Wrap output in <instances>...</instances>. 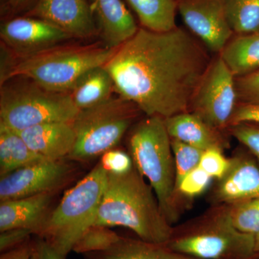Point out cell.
<instances>
[{
    "label": "cell",
    "mask_w": 259,
    "mask_h": 259,
    "mask_svg": "<svg viewBox=\"0 0 259 259\" xmlns=\"http://www.w3.org/2000/svg\"><path fill=\"white\" fill-rule=\"evenodd\" d=\"M205 47L183 29L139 28L104 66L115 91L148 117L190 111L212 61Z\"/></svg>",
    "instance_id": "1"
},
{
    "label": "cell",
    "mask_w": 259,
    "mask_h": 259,
    "mask_svg": "<svg viewBox=\"0 0 259 259\" xmlns=\"http://www.w3.org/2000/svg\"><path fill=\"white\" fill-rule=\"evenodd\" d=\"M94 225L124 227L140 239L158 244H167L175 232L152 187L135 166L124 175L107 173L106 188Z\"/></svg>",
    "instance_id": "2"
},
{
    "label": "cell",
    "mask_w": 259,
    "mask_h": 259,
    "mask_svg": "<svg viewBox=\"0 0 259 259\" xmlns=\"http://www.w3.org/2000/svg\"><path fill=\"white\" fill-rule=\"evenodd\" d=\"M129 148L134 166L149 182L167 221L176 223L180 215L176 170L164 119L151 116L139 122L131 131Z\"/></svg>",
    "instance_id": "3"
},
{
    "label": "cell",
    "mask_w": 259,
    "mask_h": 259,
    "mask_svg": "<svg viewBox=\"0 0 259 259\" xmlns=\"http://www.w3.org/2000/svg\"><path fill=\"white\" fill-rule=\"evenodd\" d=\"M117 49L98 44L49 48L19 57L5 82L14 78H26L47 90L69 93L83 74L105 66Z\"/></svg>",
    "instance_id": "4"
},
{
    "label": "cell",
    "mask_w": 259,
    "mask_h": 259,
    "mask_svg": "<svg viewBox=\"0 0 259 259\" xmlns=\"http://www.w3.org/2000/svg\"><path fill=\"white\" fill-rule=\"evenodd\" d=\"M107 182V172L98 163L65 193L37 233V238L66 256L83 232L94 225Z\"/></svg>",
    "instance_id": "5"
},
{
    "label": "cell",
    "mask_w": 259,
    "mask_h": 259,
    "mask_svg": "<svg viewBox=\"0 0 259 259\" xmlns=\"http://www.w3.org/2000/svg\"><path fill=\"white\" fill-rule=\"evenodd\" d=\"M166 245L197 259H250L255 254L254 235L236 228L227 204L212 209L183 231L174 232Z\"/></svg>",
    "instance_id": "6"
},
{
    "label": "cell",
    "mask_w": 259,
    "mask_h": 259,
    "mask_svg": "<svg viewBox=\"0 0 259 259\" xmlns=\"http://www.w3.org/2000/svg\"><path fill=\"white\" fill-rule=\"evenodd\" d=\"M79 111L69 93L47 90L32 80L1 85L0 124L13 131L72 122Z\"/></svg>",
    "instance_id": "7"
},
{
    "label": "cell",
    "mask_w": 259,
    "mask_h": 259,
    "mask_svg": "<svg viewBox=\"0 0 259 259\" xmlns=\"http://www.w3.org/2000/svg\"><path fill=\"white\" fill-rule=\"evenodd\" d=\"M136 108L122 97H112L99 105L79 110L71 122L76 142L68 159L89 161L112 149L134 122Z\"/></svg>",
    "instance_id": "8"
},
{
    "label": "cell",
    "mask_w": 259,
    "mask_h": 259,
    "mask_svg": "<svg viewBox=\"0 0 259 259\" xmlns=\"http://www.w3.org/2000/svg\"><path fill=\"white\" fill-rule=\"evenodd\" d=\"M238 99L234 75L219 56L209 65L194 95L190 112L221 131L229 126Z\"/></svg>",
    "instance_id": "9"
},
{
    "label": "cell",
    "mask_w": 259,
    "mask_h": 259,
    "mask_svg": "<svg viewBox=\"0 0 259 259\" xmlns=\"http://www.w3.org/2000/svg\"><path fill=\"white\" fill-rule=\"evenodd\" d=\"M65 160H46L1 177L0 201L57 192L73 175L72 166Z\"/></svg>",
    "instance_id": "10"
},
{
    "label": "cell",
    "mask_w": 259,
    "mask_h": 259,
    "mask_svg": "<svg viewBox=\"0 0 259 259\" xmlns=\"http://www.w3.org/2000/svg\"><path fill=\"white\" fill-rule=\"evenodd\" d=\"M177 10L192 33L209 50L221 53L234 33L224 0H177Z\"/></svg>",
    "instance_id": "11"
},
{
    "label": "cell",
    "mask_w": 259,
    "mask_h": 259,
    "mask_svg": "<svg viewBox=\"0 0 259 259\" xmlns=\"http://www.w3.org/2000/svg\"><path fill=\"white\" fill-rule=\"evenodd\" d=\"M2 41L19 56L31 55L71 38L46 20L32 17L10 19L2 24Z\"/></svg>",
    "instance_id": "12"
},
{
    "label": "cell",
    "mask_w": 259,
    "mask_h": 259,
    "mask_svg": "<svg viewBox=\"0 0 259 259\" xmlns=\"http://www.w3.org/2000/svg\"><path fill=\"white\" fill-rule=\"evenodd\" d=\"M25 16L46 20L71 37L99 35L89 0H36Z\"/></svg>",
    "instance_id": "13"
},
{
    "label": "cell",
    "mask_w": 259,
    "mask_h": 259,
    "mask_svg": "<svg viewBox=\"0 0 259 259\" xmlns=\"http://www.w3.org/2000/svg\"><path fill=\"white\" fill-rule=\"evenodd\" d=\"M56 192L0 201V232L25 228L37 235L52 211Z\"/></svg>",
    "instance_id": "14"
},
{
    "label": "cell",
    "mask_w": 259,
    "mask_h": 259,
    "mask_svg": "<svg viewBox=\"0 0 259 259\" xmlns=\"http://www.w3.org/2000/svg\"><path fill=\"white\" fill-rule=\"evenodd\" d=\"M226 176L218 181L214 192L218 203L231 204L259 197V168L243 154L231 158Z\"/></svg>",
    "instance_id": "15"
},
{
    "label": "cell",
    "mask_w": 259,
    "mask_h": 259,
    "mask_svg": "<svg viewBox=\"0 0 259 259\" xmlns=\"http://www.w3.org/2000/svg\"><path fill=\"white\" fill-rule=\"evenodd\" d=\"M17 132L32 151L49 161L69 158L76 142L71 122H48Z\"/></svg>",
    "instance_id": "16"
},
{
    "label": "cell",
    "mask_w": 259,
    "mask_h": 259,
    "mask_svg": "<svg viewBox=\"0 0 259 259\" xmlns=\"http://www.w3.org/2000/svg\"><path fill=\"white\" fill-rule=\"evenodd\" d=\"M99 35L105 45L118 48L139 30L122 0H89Z\"/></svg>",
    "instance_id": "17"
},
{
    "label": "cell",
    "mask_w": 259,
    "mask_h": 259,
    "mask_svg": "<svg viewBox=\"0 0 259 259\" xmlns=\"http://www.w3.org/2000/svg\"><path fill=\"white\" fill-rule=\"evenodd\" d=\"M165 125L171 139L179 140L199 149L228 147V141L221 131L214 128L199 116L190 111L182 112L164 119Z\"/></svg>",
    "instance_id": "18"
},
{
    "label": "cell",
    "mask_w": 259,
    "mask_h": 259,
    "mask_svg": "<svg viewBox=\"0 0 259 259\" xmlns=\"http://www.w3.org/2000/svg\"><path fill=\"white\" fill-rule=\"evenodd\" d=\"M86 256L88 259H197L175 251L166 244L123 237L110 249Z\"/></svg>",
    "instance_id": "19"
},
{
    "label": "cell",
    "mask_w": 259,
    "mask_h": 259,
    "mask_svg": "<svg viewBox=\"0 0 259 259\" xmlns=\"http://www.w3.org/2000/svg\"><path fill=\"white\" fill-rule=\"evenodd\" d=\"M220 56L236 77L259 69V32L233 37L227 42Z\"/></svg>",
    "instance_id": "20"
},
{
    "label": "cell",
    "mask_w": 259,
    "mask_h": 259,
    "mask_svg": "<svg viewBox=\"0 0 259 259\" xmlns=\"http://www.w3.org/2000/svg\"><path fill=\"white\" fill-rule=\"evenodd\" d=\"M115 90L110 74L103 66H99L83 74L69 93L79 110L95 106L112 97Z\"/></svg>",
    "instance_id": "21"
},
{
    "label": "cell",
    "mask_w": 259,
    "mask_h": 259,
    "mask_svg": "<svg viewBox=\"0 0 259 259\" xmlns=\"http://www.w3.org/2000/svg\"><path fill=\"white\" fill-rule=\"evenodd\" d=\"M46 160L32 151L17 131L0 124V176Z\"/></svg>",
    "instance_id": "22"
},
{
    "label": "cell",
    "mask_w": 259,
    "mask_h": 259,
    "mask_svg": "<svg viewBox=\"0 0 259 259\" xmlns=\"http://www.w3.org/2000/svg\"><path fill=\"white\" fill-rule=\"evenodd\" d=\"M139 18L142 28L166 32L177 28V0H125Z\"/></svg>",
    "instance_id": "23"
},
{
    "label": "cell",
    "mask_w": 259,
    "mask_h": 259,
    "mask_svg": "<svg viewBox=\"0 0 259 259\" xmlns=\"http://www.w3.org/2000/svg\"><path fill=\"white\" fill-rule=\"evenodd\" d=\"M227 18L233 32H259V0H224Z\"/></svg>",
    "instance_id": "24"
},
{
    "label": "cell",
    "mask_w": 259,
    "mask_h": 259,
    "mask_svg": "<svg viewBox=\"0 0 259 259\" xmlns=\"http://www.w3.org/2000/svg\"><path fill=\"white\" fill-rule=\"evenodd\" d=\"M120 237L110 227L93 225L87 228L75 242L72 250L84 255L105 251L117 243Z\"/></svg>",
    "instance_id": "25"
},
{
    "label": "cell",
    "mask_w": 259,
    "mask_h": 259,
    "mask_svg": "<svg viewBox=\"0 0 259 259\" xmlns=\"http://www.w3.org/2000/svg\"><path fill=\"white\" fill-rule=\"evenodd\" d=\"M171 143L176 170L177 189L185 177L199 167L204 151L177 139H171Z\"/></svg>",
    "instance_id": "26"
},
{
    "label": "cell",
    "mask_w": 259,
    "mask_h": 259,
    "mask_svg": "<svg viewBox=\"0 0 259 259\" xmlns=\"http://www.w3.org/2000/svg\"><path fill=\"white\" fill-rule=\"evenodd\" d=\"M229 206L232 221L236 228L255 236L259 232V197Z\"/></svg>",
    "instance_id": "27"
},
{
    "label": "cell",
    "mask_w": 259,
    "mask_h": 259,
    "mask_svg": "<svg viewBox=\"0 0 259 259\" xmlns=\"http://www.w3.org/2000/svg\"><path fill=\"white\" fill-rule=\"evenodd\" d=\"M212 178L200 167L185 177L177 187L178 197L187 199H193L203 194L210 185Z\"/></svg>",
    "instance_id": "28"
},
{
    "label": "cell",
    "mask_w": 259,
    "mask_h": 259,
    "mask_svg": "<svg viewBox=\"0 0 259 259\" xmlns=\"http://www.w3.org/2000/svg\"><path fill=\"white\" fill-rule=\"evenodd\" d=\"M231 165V158L225 156L223 150L210 148L204 151L199 166L212 179L219 181L226 176Z\"/></svg>",
    "instance_id": "29"
},
{
    "label": "cell",
    "mask_w": 259,
    "mask_h": 259,
    "mask_svg": "<svg viewBox=\"0 0 259 259\" xmlns=\"http://www.w3.org/2000/svg\"><path fill=\"white\" fill-rule=\"evenodd\" d=\"M230 132L254 155L259 163V125L252 122H241L229 126Z\"/></svg>",
    "instance_id": "30"
},
{
    "label": "cell",
    "mask_w": 259,
    "mask_h": 259,
    "mask_svg": "<svg viewBox=\"0 0 259 259\" xmlns=\"http://www.w3.org/2000/svg\"><path fill=\"white\" fill-rule=\"evenodd\" d=\"M100 163L107 173L113 175H124L134 167L131 156L124 151L113 148L102 155Z\"/></svg>",
    "instance_id": "31"
},
{
    "label": "cell",
    "mask_w": 259,
    "mask_h": 259,
    "mask_svg": "<svg viewBox=\"0 0 259 259\" xmlns=\"http://www.w3.org/2000/svg\"><path fill=\"white\" fill-rule=\"evenodd\" d=\"M236 85L238 98L243 104H259V69L237 77Z\"/></svg>",
    "instance_id": "32"
},
{
    "label": "cell",
    "mask_w": 259,
    "mask_h": 259,
    "mask_svg": "<svg viewBox=\"0 0 259 259\" xmlns=\"http://www.w3.org/2000/svg\"><path fill=\"white\" fill-rule=\"evenodd\" d=\"M33 233L25 228H15L1 232L0 235V250L2 253L16 248L30 239Z\"/></svg>",
    "instance_id": "33"
},
{
    "label": "cell",
    "mask_w": 259,
    "mask_h": 259,
    "mask_svg": "<svg viewBox=\"0 0 259 259\" xmlns=\"http://www.w3.org/2000/svg\"><path fill=\"white\" fill-rule=\"evenodd\" d=\"M241 122H252L259 125V104H242L236 107L229 126Z\"/></svg>",
    "instance_id": "34"
},
{
    "label": "cell",
    "mask_w": 259,
    "mask_h": 259,
    "mask_svg": "<svg viewBox=\"0 0 259 259\" xmlns=\"http://www.w3.org/2000/svg\"><path fill=\"white\" fill-rule=\"evenodd\" d=\"M0 259H37L35 241L30 238L16 248L2 253Z\"/></svg>",
    "instance_id": "35"
},
{
    "label": "cell",
    "mask_w": 259,
    "mask_h": 259,
    "mask_svg": "<svg viewBox=\"0 0 259 259\" xmlns=\"http://www.w3.org/2000/svg\"><path fill=\"white\" fill-rule=\"evenodd\" d=\"M35 243H36L37 259H66V256L58 252L45 240L38 238L35 241Z\"/></svg>",
    "instance_id": "36"
},
{
    "label": "cell",
    "mask_w": 259,
    "mask_h": 259,
    "mask_svg": "<svg viewBox=\"0 0 259 259\" xmlns=\"http://www.w3.org/2000/svg\"><path fill=\"white\" fill-rule=\"evenodd\" d=\"M33 0H8L5 4L4 9L8 13H15L25 8Z\"/></svg>",
    "instance_id": "37"
},
{
    "label": "cell",
    "mask_w": 259,
    "mask_h": 259,
    "mask_svg": "<svg viewBox=\"0 0 259 259\" xmlns=\"http://www.w3.org/2000/svg\"><path fill=\"white\" fill-rule=\"evenodd\" d=\"M255 253H259V232L255 235Z\"/></svg>",
    "instance_id": "38"
}]
</instances>
